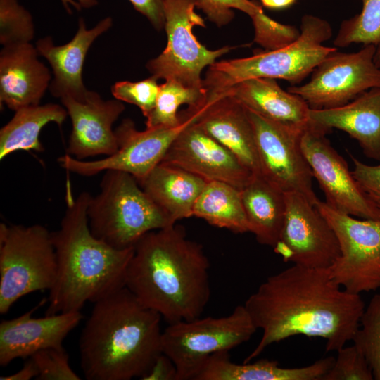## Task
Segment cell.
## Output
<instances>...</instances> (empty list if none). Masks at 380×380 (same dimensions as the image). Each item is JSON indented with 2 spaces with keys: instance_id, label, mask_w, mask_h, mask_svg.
Masks as SVG:
<instances>
[{
  "instance_id": "1",
  "label": "cell",
  "mask_w": 380,
  "mask_h": 380,
  "mask_svg": "<svg viewBox=\"0 0 380 380\" xmlns=\"http://www.w3.org/2000/svg\"><path fill=\"white\" fill-rule=\"evenodd\" d=\"M243 305L262 331L243 362L297 335L322 338L327 352L337 351L353 341L365 308L360 295L343 289L328 268L293 264L267 277Z\"/></svg>"
},
{
  "instance_id": "2",
  "label": "cell",
  "mask_w": 380,
  "mask_h": 380,
  "mask_svg": "<svg viewBox=\"0 0 380 380\" xmlns=\"http://www.w3.org/2000/svg\"><path fill=\"white\" fill-rule=\"evenodd\" d=\"M210 262L201 244L173 224L134 245L125 286L167 324L201 316L210 298Z\"/></svg>"
},
{
  "instance_id": "3",
  "label": "cell",
  "mask_w": 380,
  "mask_h": 380,
  "mask_svg": "<svg viewBox=\"0 0 380 380\" xmlns=\"http://www.w3.org/2000/svg\"><path fill=\"white\" fill-rule=\"evenodd\" d=\"M161 318L125 286L94 302L79 341L85 379H141L162 353Z\"/></svg>"
},
{
  "instance_id": "4",
  "label": "cell",
  "mask_w": 380,
  "mask_h": 380,
  "mask_svg": "<svg viewBox=\"0 0 380 380\" xmlns=\"http://www.w3.org/2000/svg\"><path fill=\"white\" fill-rule=\"evenodd\" d=\"M91 196H68L60 227L51 232L57 271L46 315L81 311L86 303L125 287L134 247L116 249L93 235L87 213Z\"/></svg>"
},
{
  "instance_id": "5",
  "label": "cell",
  "mask_w": 380,
  "mask_h": 380,
  "mask_svg": "<svg viewBox=\"0 0 380 380\" xmlns=\"http://www.w3.org/2000/svg\"><path fill=\"white\" fill-rule=\"evenodd\" d=\"M300 31L299 37L284 47L209 65L203 80L207 94H218L238 82L256 77L282 79L293 85L300 83L338 49L324 45L331 37L332 28L323 18L304 15Z\"/></svg>"
},
{
  "instance_id": "6",
  "label": "cell",
  "mask_w": 380,
  "mask_h": 380,
  "mask_svg": "<svg viewBox=\"0 0 380 380\" xmlns=\"http://www.w3.org/2000/svg\"><path fill=\"white\" fill-rule=\"evenodd\" d=\"M87 213L93 235L119 250L133 248L146 233L174 224L138 181L120 171L104 172L100 192L91 196Z\"/></svg>"
},
{
  "instance_id": "7",
  "label": "cell",
  "mask_w": 380,
  "mask_h": 380,
  "mask_svg": "<svg viewBox=\"0 0 380 380\" xmlns=\"http://www.w3.org/2000/svg\"><path fill=\"white\" fill-rule=\"evenodd\" d=\"M57 271L51 232L40 224H0V313L20 298L50 290Z\"/></svg>"
},
{
  "instance_id": "8",
  "label": "cell",
  "mask_w": 380,
  "mask_h": 380,
  "mask_svg": "<svg viewBox=\"0 0 380 380\" xmlns=\"http://www.w3.org/2000/svg\"><path fill=\"white\" fill-rule=\"evenodd\" d=\"M244 305L226 316L197 317L171 324L162 331L161 351L173 362L177 380H194L210 355L247 342L257 331Z\"/></svg>"
},
{
  "instance_id": "9",
  "label": "cell",
  "mask_w": 380,
  "mask_h": 380,
  "mask_svg": "<svg viewBox=\"0 0 380 380\" xmlns=\"http://www.w3.org/2000/svg\"><path fill=\"white\" fill-rule=\"evenodd\" d=\"M197 5V0H164L167 46L146 65L156 80H174L190 88H205L201 77L203 69L231 50L232 47L224 46L211 51L197 40L193 27H205L202 17L195 12Z\"/></svg>"
},
{
  "instance_id": "10",
  "label": "cell",
  "mask_w": 380,
  "mask_h": 380,
  "mask_svg": "<svg viewBox=\"0 0 380 380\" xmlns=\"http://www.w3.org/2000/svg\"><path fill=\"white\" fill-rule=\"evenodd\" d=\"M317 210L333 229L340 254L328 268L346 291L360 295L380 289V220L343 213L318 200Z\"/></svg>"
},
{
  "instance_id": "11",
  "label": "cell",
  "mask_w": 380,
  "mask_h": 380,
  "mask_svg": "<svg viewBox=\"0 0 380 380\" xmlns=\"http://www.w3.org/2000/svg\"><path fill=\"white\" fill-rule=\"evenodd\" d=\"M182 122L174 127L146 128L138 130L130 119H124L115 129L118 150L112 155L92 161H83L68 154L58 158L65 170L82 176H93L108 170L132 175L139 183L161 163L170 146L196 114L186 110L179 113Z\"/></svg>"
},
{
  "instance_id": "12",
  "label": "cell",
  "mask_w": 380,
  "mask_h": 380,
  "mask_svg": "<svg viewBox=\"0 0 380 380\" xmlns=\"http://www.w3.org/2000/svg\"><path fill=\"white\" fill-rule=\"evenodd\" d=\"M376 46L364 45L356 52L337 50L312 71L310 80L288 88L303 99L311 109L343 106L366 91L380 87V68L374 62Z\"/></svg>"
},
{
  "instance_id": "13",
  "label": "cell",
  "mask_w": 380,
  "mask_h": 380,
  "mask_svg": "<svg viewBox=\"0 0 380 380\" xmlns=\"http://www.w3.org/2000/svg\"><path fill=\"white\" fill-rule=\"evenodd\" d=\"M251 122L262 177L284 193L296 192L312 203L319 200L312 172L301 148L307 127L284 125L246 108Z\"/></svg>"
},
{
  "instance_id": "14",
  "label": "cell",
  "mask_w": 380,
  "mask_h": 380,
  "mask_svg": "<svg viewBox=\"0 0 380 380\" xmlns=\"http://www.w3.org/2000/svg\"><path fill=\"white\" fill-rule=\"evenodd\" d=\"M284 195V217L274 252L293 265L329 268L340 254L333 229L303 195L296 192Z\"/></svg>"
},
{
  "instance_id": "15",
  "label": "cell",
  "mask_w": 380,
  "mask_h": 380,
  "mask_svg": "<svg viewBox=\"0 0 380 380\" xmlns=\"http://www.w3.org/2000/svg\"><path fill=\"white\" fill-rule=\"evenodd\" d=\"M329 130L311 121L301 137V148L331 208L361 219L380 220V210L369 199L345 159L326 138Z\"/></svg>"
},
{
  "instance_id": "16",
  "label": "cell",
  "mask_w": 380,
  "mask_h": 380,
  "mask_svg": "<svg viewBox=\"0 0 380 380\" xmlns=\"http://www.w3.org/2000/svg\"><path fill=\"white\" fill-rule=\"evenodd\" d=\"M161 163L177 166L207 182H224L240 190L253 175L233 153L195 121L180 132Z\"/></svg>"
},
{
  "instance_id": "17",
  "label": "cell",
  "mask_w": 380,
  "mask_h": 380,
  "mask_svg": "<svg viewBox=\"0 0 380 380\" xmlns=\"http://www.w3.org/2000/svg\"><path fill=\"white\" fill-rule=\"evenodd\" d=\"M60 100L72 122L67 154L82 160L96 155L108 156L118 150L113 125L125 110L122 101L104 100L90 90L84 100L70 96Z\"/></svg>"
},
{
  "instance_id": "18",
  "label": "cell",
  "mask_w": 380,
  "mask_h": 380,
  "mask_svg": "<svg viewBox=\"0 0 380 380\" xmlns=\"http://www.w3.org/2000/svg\"><path fill=\"white\" fill-rule=\"evenodd\" d=\"M45 302L44 299L37 306L22 315L1 322V367L8 365L17 358H29L44 349L63 347L64 339L83 319L81 311L32 317V313Z\"/></svg>"
},
{
  "instance_id": "19",
  "label": "cell",
  "mask_w": 380,
  "mask_h": 380,
  "mask_svg": "<svg viewBox=\"0 0 380 380\" xmlns=\"http://www.w3.org/2000/svg\"><path fill=\"white\" fill-rule=\"evenodd\" d=\"M196 124L240 160L253 175L261 176L253 129L246 108L227 94L207 96L204 103L190 108Z\"/></svg>"
},
{
  "instance_id": "20",
  "label": "cell",
  "mask_w": 380,
  "mask_h": 380,
  "mask_svg": "<svg viewBox=\"0 0 380 380\" xmlns=\"http://www.w3.org/2000/svg\"><path fill=\"white\" fill-rule=\"evenodd\" d=\"M113 25V19L107 16L93 27L88 29L84 18L78 21V28L73 38L63 45H56L51 37L37 40L35 47L39 56L44 58L52 70L49 91L60 99L70 96L84 100L89 91L82 79L84 62L94 41Z\"/></svg>"
},
{
  "instance_id": "21",
  "label": "cell",
  "mask_w": 380,
  "mask_h": 380,
  "mask_svg": "<svg viewBox=\"0 0 380 380\" xmlns=\"http://www.w3.org/2000/svg\"><path fill=\"white\" fill-rule=\"evenodd\" d=\"M31 42L4 46L0 51V103L11 110L40 104L52 75Z\"/></svg>"
},
{
  "instance_id": "22",
  "label": "cell",
  "mask_w": 380,
  "mask_h": 380,
  "mask_svg": "<svg viewBox=\"0 0 380 380\" xmlns=\"http://www.w3.org/2000/svg\"><path fill=\"white\" fill-rule=\"evenodd\" d=\"M310 120L329 131L338 129L355 139L369 158L380 161V87L333 108L311 109Z\"/></svg>"
},
{
  "instance_id": "23",
  "label": "cell",
  "mask_w": 380,
  "mask_h": 380,
  "mask_svg": "<svg viewBox=\"0 0 380 380\" xmlns=\"http://www.w3.org/2000/svg\"><path fill=\"white\" fill-rule=\"evenodd\" d=\"M231 96L246 108L264 118L290 126L306 127L310 108L300 96L284 90L275 79L251 78L213 95Z\"/></svg>"
},
{
  "instance_id": "24",
  "label": "cell",
  "mask_w": 380,
  "mask_h": 380,
  "mask_svg": "<svg viewBox=\"0 0 380 380\" xmlns=\"http://www.w3.org/2000/svg\"><path fill=\"white\" fill-rule=\"evenodd\" d=\"M334 361L329 356L307 366L285 368L267 359L237 364L229 351H222L206 359L194 380H322Z\"/></svg>"
},
{
  "instance_id": "25",
  "label": "cell",
  "mask_w": 380,
  "mask_h": 380,
  "mask_svg": "<svg viewBox=\"0 0 380 380\" xmlns=\"http://www.w3.org/2000/svg\"><path fill=\"white\" fill-rule=\"evenodd\" d=\"M207 181L172 165L160 163L139 184L172 224L193 216Z\"/></svg>"
},
{
  "instance_id": "26",
  "label": "cell",
  "mask_w": 380,
  "mask_h": 380,
  "mask_svg": "<svg viewBox=\"0 0 380 380\" xmlns=\"http://www.w3.org/2000/svg\"><path fill=\"white\" fill-rule=\"evenodd\" d=\"M249 232L257 241L274 248L277 244L285 213L284 193L261 176L253 175L241 190Z\"/></svg>"
},
{
  "instance_id": "27",
  "label": "cell",
  "mask_w": 380,
  "mask_h": 380,
  "mask_svg": "<svg viewBox=\"0 0 380 380\" xmlns=\"http://www.w3.org/2000/svg\"><path fill=\"white\" fill-rule=\"evenodd\" d=\"M0 130V159L18 151L42 152L39 140L42 128L50 122L61 126L68 115L63 106L49 103L29 106L14 111Z\"/></svg>"
},
{
  "instance_id": "28",
  "label": "cell",
  "mask_w": 380,
  "mask_h": 380,
  "mask_svg": "<svg viewBox=\"0 0 380 380\" xmlns=\"http://www.w3.org/2000/svg\"><path fill=\"white\" fill-rule=\"evenodd\" d=\"M193 216L236 234L249 232L241 190L220 181H208L197 198Z\"/></svg>"
},
{
  "instance_id": "29",
  "label": "cell",
  "mask_w": 380,
  "mask_h": 380,
  "mask_svg": "<svg viewBox=\"0 0 380 380\" xmlns=\"http://www.w3.org/2000/svg\"><path fill=\"white\" fill-rule=\"evenodd\" d=\"M206 96L205 88H190L174 80L165 81L160 84L156 105L146 118V128L178 126L182 122L177 112L179 106L187 104L190 108H197L204 103Z\"/></svg>"
},
{
  "instance_id": "30",
  "label": "cell",
  "mask_w": 380,
  "mask_h": 380,
  "mask_svg": "<svg viewBox=\"0 0 380 380\" xmlns=\"http://www.w3.org/2000/svg\"><path fill=\"white\" fill-rule=\"evenodd\" d=\"M361 1V11L341 22L334 40L336 48L352 44L380 45V0Z\"/></svg>"
},
{
  "instance_id": "31",
  "label": "cell",
  "mask_w": 380,
  "mask_h": 380,
  "mask_svg": "<svg viewBox=\"0 0 380 380\" xmlns=\"http://www.w3.org/2000/svg\"><path fill=\"white\" fill-rule=\"evenodd\" d=\"M352 341L365 356L374 379L380 380V293L365 306Z\"/></svg>"
},
{
  "instance_id": "32",
  "label": "cell",
  "mask_w": 380,
  "mask_h": 380,
  "mask_svg": "<svg viewBox=\"0 0 380 380\" xmlns=\"http://www.w3.org/2000/svg\"><path fill=\"white\" fill-rule=\"evenodd\" d=\"M32 14L18 0H0V44L27 43L34 37Z\"/></svg>"
},
{
  "instance_id": "33",
  "label": "cell",
  "mask_w": 380,
  "mask_h": 380,
  "mask_svg": "<svg viewBox=\"0 0 380 380\" xmlns=\"http://www.w3.org/2000/svg\"><path fill=\"white\" fill-rule=\"evenodd\" d=\"M337 356L322 380H372V371L362 352L354 343L336 351Z\"/></svg>"
},
{
  "instance_id": "34",
  "label": "cell",
  "mask_w": 380,
  "mask_h": 380,
  "mask_svg": "<svg viewBox=\"0 0 380 380\" xmlns=\"http://www.w3.org/2000/svg\"><path fill=\"white\" fill-rule=\"evenodd\" d=\"M157 81L152 76L137 82L119 81L111 86L110 91L115 99L135 105L147 118L156 105L159 92Z\"/></svg>"
},
{
  "instance_id": "35",
  "label": "cell",
  "mask_w": 380,
  "mask_h": 380,
  "mask_svg": "<svg viewBox=\"0 0 380 380\" xmlns=\"http://www.w3.org/2000/svg\"><path fill=\"white\" fill-rule=\"evenodd\" d=\"M38 371L37 380H80L71 368L69 355L63 347L39 350L30 357Z\"/></svg>"
},
{
  "instance_id": "36",
  "label": "cell",
  "mask_w": 380,
  "mask_h": 380,
  "mask_svg": "<svg viewBox=\"0 0 380 380\" xmlns=\"http://www.w3.org/2000/svg\"><path fill=\"white\" fill-rule=\"evenodd\" d=\"M197 8L220 27L226 25L234 18L233 8L245 13L251 20L264 12L261 6L251 0H197Z\"/></svg>"
},
{
  "instance_id": "37",
  "label": "cell",
  "mask_w": 380,
  "mask_h": 380,
  "mask_svg": "<svg viewBox=\"0 0 380 380\" xmlns=\"http://www.w3.org/2000/svg\"><path fill=\"white\" fill-rule=\"evenodd\" d=\"M352 173L369 199L380 210V163L370 165L350 155ZM380 162V161H379Z\"/></svg>"
},
{
  "instance_id": "38",
  "label": "cell",
  "mask_w": 380,
  "mask_h": 380,
  "mask_svg": "<svg viewBox=\"0 0 380 380\" xmlns=\"http://www.w3.org/2000/svg\"><path fill=\"white\" fill-rule=\"evenodd\" d=\"M135 10L145 16L153 27L160 30L165 27L164 0H129Z\"/></svg>"
},
{
  "instance_id": "39",
  "label": "cell",
  "mask_w": 380,
  "mask_h": 380,
  "mask_svg": "<svg viewBox=\"0 0 380 380\" xmlns=\"http://www.w3.org/2000/svg\"><path fill=\"white\" fill-rule=\"evenodd\" d=\"M142 380H177V371L172 361L163 353L157 357Z\"/></svg>"
},
{
  "instance_id": "40",
  "label": "cell",
  "mask_w": 380,
  "mask_h": 380,
  "mask_svg": "<svg viewBox=\"0 0 380 380\" xmlns=\"http://www.w3.org/2000/svg\"><path fill=\"white\" fill-rule=\"evenodd\" d=\"M38 371L32 360L29 357L23 367L14 374L1 376V380H30L37 379Z\"/></svg>"
},
{
  "instance_id": "41",
  "label": "cell",
  "mask_w": 380,
  "mask_h": 380,
  "mask_svg": "<svg viewBox=\"0 0 380 380\" xmlns=\"http://www.w3.org/2000/svg\"><path fill=\"white\" fill-rule=\"evenodd\" d=\"M69 14H72L73 10L81 11L96 6L97 0H60Z\"/></svg>"
},
{
  "instance_id": "42",
  "label": "cell",
  "mask_w": 380,
  "mask_h": 380,
  "mask_svg": "<svg viewBox=\"0 0 380 380\" xmlns=\"http://www.w3.org/2000/svg\"><path fill=\"white\" fill-rule=\"evenodd\" d=\"M297 0H260L264 7L273 10L289 8Z\"/></svg>"
},
{
  "instance_id": "43",
  "label": "cell",
  "mask_w": 380,
  "mask_h": 380,
  "mask_svg": "<svg viewBox=\"0 0 380 380\" xmlns=\"http://www.w3.org/2000/svg\"><path fill=\"white\" fill-rule=\"evenodd\" d=\"M374 62L376 65L380 68V45L376 47L374 55Z\"/></svg>"
}]
</instances>
